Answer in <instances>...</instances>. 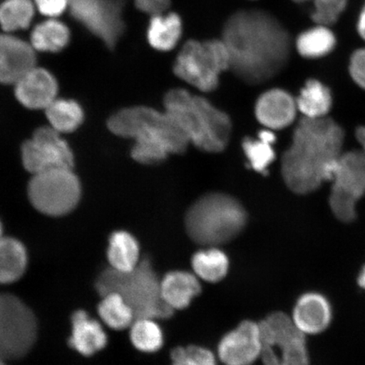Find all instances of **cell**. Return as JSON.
Listing matches in <instances>:
<instances>
[{"label": "cell", "mask_w": 365, "mask_h": 365, "mask_svg": "<svg viewBox=\"0 0 365 365\" xmlns=\"http://www.w3.org/2000/svg\"><path fill=\"white\" fill-rule=\"evenodd\" d=\"M230 56V70L249 85L266 83L289 61V31L275 16L261 10L232 14L223 27L222 39Z\"/></svg>", "instance_id": "obj_1"}, {"label": "cell", "mask_w": 365, "mask_h": 365, "mask_svg": "<svg viewBox=\"0 0 365 365\" xmlns=\"http://www.w3.org/2000/svg\"><path fill=\"white\" fill-rule=\"evenodd\" d=\"M344 139V129L332 118H301L282 158V175L287 188L295 194L307 195L330 181Z\"/></svg>", "instance_id": "obj_2"}, {"label": "cell", "mask_w": 365, "mask_h": 365, "mask_svg": "<svg viewBox=\"0 0 365 365\" xmlns=\"http://www.w3.org/2000/svg\"><path fill=\"white\" fill-rule=\"evenodd\" d=\"M114 135L135 140L131 156L143 164L162 163L170 154L185 152L190 141L165 112L138 106L123 109L109 118Z\"/></svg>", "instance_id": "obj_3"}, {"label": "cell", "mask_w": 365, "mask_h": 365, "mask_svg": "<svg viewBox=\"0 0 365 365\" xmlns=\"http://www.w3.org/2000/svg\"><path fill=\"white\" fill-rule=\"evenodd\" d=\"M164 111L184 132L190 143L204 152L217 153L227 148L231 136L230 117L207 98L185 89H172L163 99Z\"/></svg>", "instance_id": "obj_4"}, {"label": "cell", "mask_w": 365, "mask_h": 365, "mask_svg": "<svg viewBox=\"0 0 365 365\" xmlns=\"http://www.w3.org/2000/svg\"><path fill=\"white\" fill-rule=\"evenodd\" d=\"M95 289L100 297L113 292L120 294L133 310L135 319H167L175 312L163 299L161 280L149 258L140 259L128 272L109 267L104 269L95 281Z\"/></svg>", "instance_id": "obj_5"}, {"label": "cell", "mask_w": 365, "mask_h": 365, "mask_svg": "<svg viewBox=\"0 0 365 365\" xmlns=\"http://www.w3.org/2000/svg\"><path fill=\"white\" fill-rule=\"evenodd\" d=\"M246 222L247 214L238 200L221 193L207 194L196 200L185 220L190 238L205 246L226 244L235 239Z\"/></svg>", "instance_id": "obj_6"}, {"label": "cell", "mask_w": 365, "mask_h": 365, "mask_svg": "<svg viewBox=\"0 0 365 365\" xmlns=\"http://www.w3.org/2000/svg\"><path fill=\"white\" fill-rule=\"evenodd\" d=\"M227 70H230V53L225 42L217 39L189 40L173 66L177 77L202 93L215 91L219 77Z\"/></svg>", "instance_id": "obj_7"}, {"label": "cell", "mask_w": 365, "mask_h": 365, "mask_svg": "<svg viewBox=\"0 0 365 365\" xmlns=\"http://www.w3.org/2000/svg\"><path fill=\"white\" fill-rule=\"evenodd\" d=\"M38 337V319L29 305L16 294H0V360L25 358Z\"/></svg>", "instance_id": "obj_8"}, {"label": "cell", "mask_w": 365, "mask_h": 365, "mask_svg": "<svg viewBox=\"0 0 365 365\" xmlns=\"http://www.w3.org/2000/svg\"><path fill=\"white\" fill-rule=\"evenodd\" d=\"M259 325L264 365H310L305 334L287 314H269Z\"/></svg>", "instance_id": "obj_9"}, {"label": "cell", "mask_w": 365, "mask_h": 365, "mask_svg": "<svg viewBox=\"0 0 365 365\" xmlns=\"http://www.w3.org/2000/svg\"><path fill=\"white\" fill-rule=\"evenodd\" d=\"M329 205L339 221L353 222L356 205L365 195V154L362 150L342 152L332 168Z\"/></svg>", "instance_id": "obj_10"}, {"label": "cell", "mask_w": 365, "mask_h": 365, "mask_svg": "<svg viewBox=\"0 0 365 365\" xmlns=\"http://www.w3.org/2000/svg\"><path fill=\"white\" fill-rule=\"evenodd\" d=\"M31 203L51 217L66 215L81 198L79 180L71 168H58L34 175L29 186Z\"/></svg>", "instance_id": "obj_11"}, {"label": "cell", "mask_w": 365, "mask_h": 365, "mask_svg": "<svg viewBox=\"0 0 365 365\" xmlns=\"http://www.w3.org/2000/svg\"><path fill=\"white\" fill-rule=\"evenodd\" d=\"M125 0H68L71 16L109 48L115 47L125 29Z\"/></svg>", "instance_id": "obj_12"}, {"label": "cell", "mask_w": 365, "mask_h": 365, "mask_svg": "<svg viewBox=\"0 0 365 365\" xmlns=\"http://www.w3.org/2000/svg\"><path fill=\"white\" fill-rule=\"evenodd\" d=\"M22 162L34 175L53 168H72L73 154L61 133L51 126L39 128L22 145Z\"/></svg>", "instance_id": "obj_13"}, {"label": "cell", "mask_w": 365, "mask_h": 365, "mask_svg": "<svg viewBox=\"0 0 365 365\" xmlns=\"http://www.w3.org/2000/svg\"><path fill=\"white\" fill-rule=\"evenodd\" d=\"M262 350L259 323L245 321L222 337L217 354L225 365H251L261 357Z\"/></svg>", "instance_id": "obj_14"}, {"label": "cell", "mask_w": 365, "mask_h": 365, "mask_svg": "<svg viewBox=\"0 0 365 365\" xmlns=\"http://www.w3.org/2000/svg\"><path fill=\"white\" fill-rule=\"evenodd\" d=\"M33 45L7 34H0V82L15 85L35 68Z\"/></svg>", "instance_id": "obj_15"}, {"label": "cell", "mask_w": 365, "mask_h": 365, "mask_svg": "<svg viewBox=\"0 0 365 365\" xmlns=\"http://www.w3.org/2000/svg\"><path fill=\"white\" fill-rule=\"evenodd\" d=\"M332 313L331 304L325 295L308 292L297 300L292 319L304 334L317 335L331 325Z\"/></svg>", "instance_id": "obj_16"}, {"label": "cell", "mask_w": 365, "mask_h": 365, "mask_svg": "<svg viewBox=\"0 0 365 365\" xmlns=\"http://www.w3.org/2000/svg\"><path fill=\"white\" fill-rule=\"evenodd\" d=\"M297 111L296 99L287 91L273 89L263 93L255 105V115L267 129L276 130L293 124Z\"/></svg>", "instance_id": "obj_17"}, {"label": "cell", "mask_w": 365, "mask_h": 365, "mask_svg": "<svg viewBox=\"0 0 365 365\" xmlns=\"http://www.w3.org/2000/svg\"><path fill=\"white\" fill-rule=\"evenodd\" d=\"M15 86L18 101L27 108L46 109L56 99L57 81L44 68H34Z\"/></svg>", "instance_id": "obj_18"}, {"label": "cell", "mask_w": 365, "mask_h": 365, "mask_svg": "<svg viewBox=\"0 0 365 365\" xmlns=\"http://www.w3.org/2000/svg\"><path fill=\"white\" fill-rule=\"evenodd\" d=\"M68 344L76 352L90 357L107 346V333L102 324L91 318L85 310H76L71 317V335Z\"/></svg>", "instance_id": "obj_19"}, {"label": "cell", "mask_w": 365, "mask_h": 365, "mask_svg": "<svg viewBox=\"0 0 365 365\" xmlns=\"http://www.w3.org/2000/svg\"><path fill=\"white\" fill-rule=\"evenodd\" d=\"M202 291L197 277L189 272H170L161 280L163 299L173 310L188 308Z\"/></svg>", "instance_id": "obj_20"}, {"label": "cell", "mask_w": 365, "mask_h": 365, "mask_svg": "<svg viewBox=\"0 0 365 365\" xmlns=\"http://www.w3.org/2000/svg\"><path fill=\"white\" fill-rule=\"evenodd\" d=\"M29 266V254L25 245L12 237L0 238V285L19 281Z\"/></svg>", "instance_id": "obj_21"}, {"label": "cell", "mask_w": 365, "mask_h": 365, "mask_svg": "<svg viewBox=\"0 0 365 365\" xmlns=\"http://www.w3.org/2000/svg\"><path fill=\"white\" fill-rule=\"evenodd\" d=\"M140 251L138 241L130 232H113L108 240L107 250L109 267L120 272L133 270L140 262Z\"/></svg>", "instance_id": "obj_22"}, {"label": "cell", "mask_w": 365, "mask_h": 365, "mask_svg": "<svg viewBox=\"0 0 365 365\" xmlns=\"http://www.w3.org/2000/svg\"><path fill=\"white\" fill-rule=\"evenodd\" d=\"M332 94L327 86L322 81L309 80L300 91L296 99L298 111L304 118L319 120L327 118L332 108Z\"/></svg>", "instance_id": "obj_23"}, {"label": "cell", "mask_w": 365, "mask_h": 365, "mask_svg": "<svg viewBox=\"0 0 365 365\" xmlns=\"http://www.w3.org/2000/svg\"><path fill=\"white\" fill-rule=\"evenodd\" d=\"M182 31V20L177 13L153 16L148 26V42L159 51H170L180 42Z\"/></svg>", "instance_id": "obj_24"}, {"label": "cell", "mask_w": 365, "mask_h": 365, "mask_svg": "<svg viewBox=\"0 0 365 365\" xmlns=\"http://www.w3.org/2000/svg\"><path fill=\"white\" fill-rule=\"evenodd\" d=\"M336 43V36L329 26L317 24L299 35L295 47L303 58L317 59L330 54Z\"/></svg>", "instance_id": "obj_25"}, {"label": "cell", "mask_w": 365, "mask_h": 365, "mask_svg": "<svg viewBox=\"0 0 365 365\" xmlns=\"http://www.w3.org/2000/svg\"><path fill=\"white\" fill-rule=\"evenodd\" d=\"M191 266L200 279L216 284L225 278L230 271V262L222 250L211 246L195 253L191 259Z\"/></svg>", "instance_id": "obj_26"}, {"label": "cell", "mask_w": 365, "mask_h": 365, "mask_svg": "<svg viewBox=\"0 0 365 365\" xmlns=\"http://www.w3.org/2000/svg\"><path fill=\"white\" fill-rule=\"evenodd\" d=\"M98 313L103 322L113 330L130 328L135 319L133 310L120 294L113 292L101 297Z\"/></svg>", "instance_id": "obj_27"}, {"label": "cell", "mask_w": 365, "mask_h": 365, "mask_svg": "<svg viewBox=\"0 0 365 365\" xmlns=\"http://www.w3.org/2000/svg\"><path fill=\"white\" fill-rule=\"evenodd\" d=\"M45 110L50 126L59 133L74 131L83 121L81 107L71 100L56 98Z\"/></svg>", "instance_id": "obj_28"}, {"label": "cell", "mask_w": 365, "mask_h": 365, "mask_svg": "<svg viewBox=\"0 0 365 365\" xmlns=\"http://www.w3.org/2000/svg\"><path fill=\"white\" fill-rule=\"evenodd\" d=\"M70 40L68 27L61 21L48 20L36 26L31 34V45L43 52L61 51Z\"/></svg>", "instance_id": "obj_29"}, {"label": "cell", "mask_w": 365, "mask_h": 365, "mask_svg": "<svg viewBox=\"0 0 365 365\" xmlns=\"http://www.w3.org/2000/svg\"><path fill=\"white\" fill-rule=\"evenodd\" d=\"M276 141L275 134L272 130L259 131L258 139L245 138L243 140L244 152L249 160L251 168L258 173H266L267 168L275 159L272 145Z\"/></svg>", "instance_id": "obj_30"}, {"label": "cell", "mask_w": 365, "mask_h": 365, "mask_svg": "<svg viewBox=\"0 0 365 365\" xmlns=\"http://www.w3.org/2000/svg\"><path fill=\"white\" fill-rule=\"evenodd\" d=\"M130 339L132 345L143 353H156L164 344L161 327L150 318L135 319L130 327Z\"/></svg>", "instance_id": "obj_31"}, {"label": "cell", "mask_w": 365, "mask_h": 365, "mask_svg": "<svg viewBox=\"0 0 365 365\" xmlns=\"http://www.w3.org/2000/svg\"><path fill=\"white\" fill-rule=\"evenodd\" d=\"M34 15V6L31 0H6L0 6V26L6 31L25 29Z\"/></svg>", "instance_id": "obj_32"}, {"label": "cell", "mask_w": 365, "mask_h": 365, "mask_svg": "<svg viewBox=\"0 0 365 365\" xmlns=\"http://www.w3.org/2000/svg\"><path fill=\"white\" fill-rule=\"evenodd\" d=\"M171 365H217L215 355L204 346H178L172 351Z\"/></svg>", "instance_id": "obj_33"}, {"label": "cell", "mask_w": 365, "mask_h": 365, "mask_svg": "<svg viewBox=\"0 0 365 365\" xmlns=\"http://www.w3.org/2000/svg\"><path fill=\"white\" fill-rule=\"evenodd\" d=\"M349 0H312V18L317 24H335L348 7Z\"/></svg>", "instance_id": "obj_34"}, {"label": "cell", "mask_w": 365, "mask_h": 365, "mask_svg": "<svg viewBox=\"0 0 365 365\" xmlns=\"http://www.w3.org/2000/svg\"><path fill=\"white\" fill-rule=\"evenodd\" d=\"M349 71L355 83L365 90V48L355 50L351 54Z\"/></svg>", "instance_id": "obj_35"}, {"label": "cell", "mask_w": 365, "mask_h": 365, "mask_svg": "<svg viewBox=\"0 0 365 365\" xmlns=\"http://www.w3.org/2000/svg\"><path fill=\"white\" fill-rule=\"evenodd\" d=\"M35 4L44 16L56 17L66 10L68 0H35Z\"/></svg>", "instance_id": "obj_36"}, {"label": "cell", "mask_w": 365, "mask_h": 365, "mask_svg": "<svg viewBox=\"0 0 365 365\" xmlns=\"http://www.w3.org/2000/svg\"><path fill=\"white\" fill-rule=\"evenodd\" d=\"M140 11L156 16L165 12L170 6V0H134Z\"/></svg>", "instance_id": "obj_37"}, {"label": "cell", "mask_w": 365, "mask_h": 365, "mask_svg": "<svg viewBox=\"0 0 365 365\" xmlns=\"http://www.w3.org/2000/svg\"><path fill=\"white\" fill-rule=\"evenodd\" d=\"M356 29H357L360 38L365 41V2L359 12Z\"/></svg>", "instance_id": "obj_38"}, {"label": "cell", "mask_w": 365, "mask_h": 365, "mask_svg": "<svg viewBox=\"0 0 365 365\" xmlns=\"http://www.w3.org/2000/svg\"><path fill=\"white\" fill-rule=\"evenodd\" d=\"M355 136L360 145V148H361L360 150H362L365 154V125L357 128L355 132Z\"/></svg>", "instance_id": "obj_39"}, {"label": "cell", "mask_w": 365, "mask_h": 365, "mask_svg": "<svg viewBox=\"0 0 365 365\" xmlns=\"http://www.w3.org/2000/svg\"><path fill=\"white\" fill-rule=\"evenodd\" d=\"M358 284L361 289L365 290V264L359 274Z\"/></svg>", "instance_id": "obj_40"}, {"label": "cell", "mask_w": 365, "mask_h": 365, "mask_svg": "<svg viewBox=\"0 0 365 365\" xmlns=\"http://www.w3.org/2000/svg\"><path fill=\"white\" fill-rule=\"evenodd\" d=\"M297 4H303L305 2L312 1V0H293Z\"/></svg>", "instance_id": "obj_41"}, {"label": "cell", "mask_w": 365, "mask_h": 365, "mask_svg": "<svg viewBox=\"0 0 365 365\" xmlns=\"http://www.w3.org/2000/svg\"><path fill=\"white\" fill-rule=\"evenodd\" d=\"M4 236L3 235V225L1 221H0V238Z\"/></svg>", "instance_id": "obj_42"}, {"label": "cell", "mask_w": 365, "mask_h": 365, "mask_svg": "<svg viewBox=\"0 0 365 365\" xmlns=\"http://www.w3.org/2000/svg\"><path fill=\"white\" fill-rule=\"evenodd\" d=\"M0 365H8L6 361H4V360H0Z\"/></svg>", "instance_id": "obj_43"}]
</instances>
